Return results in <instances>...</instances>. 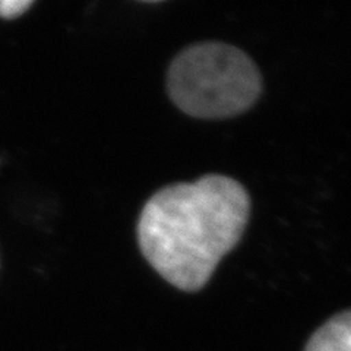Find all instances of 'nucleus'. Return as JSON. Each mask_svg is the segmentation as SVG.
Masks as SVG:
<instances>
[{
    "mask_svg": "<svg viewBox=\"0 0 351 351\" xmlns=\"http://www.w3.org/2000/svg\"><path fill=\"white\" fill-rule=\"evenodd\" d=\"M34 5L32 0H0V18L15 19Z\"/></svg>",
    "mask_w": 351,
    "mask_h": 351,
    "instance_id": "nucleus-4",
    "label": "nucleus"
},
{
    "mask_svg": "<svg viewBox=\"0 0 351 351\" xmlns=\"http://www.w3.org/2000/svg\"><path fill=\"white\" fill-rule=\"evenodd\" d=\"M304 351H351V309L334 315L317 328Z\"/></svg>",
    "mask_w": 351,
    "mask_h": 351,
    "instance_id": "nucleus-3",
    "label": "nucleus"
},
{
    "mask_svg": "<svg viewBox=\"0 0 351 351\" xmlns=\"http://www.w3.org/2000/svg\"><path fill=\"white\" fill-rule=\"evenodd\" d=\"M167 91L183 113L227 119L245 113L262 93L261 72L245 51L219 41L183 49L167 72Z\"/></svg>",
    "mask_w": 351,
    "mask_h": 351,
    "instance_id": "nucleus-2",
    "label": "nucleus"
},
{
    "mask_svg": "<svg viewBox=\"0 0 351 351\" xmlns=\"http://www.w3.org/2000/svg\"><path fill=\"white\" fill-rule=\"evenodd\" d=\"M249 215L247 191L228 176L206 174L192 183L170 184L142 208L139 249L176 289L197 291L237 246Z\"/></svg>",
    "mask_w": 351,
    "mask_h": 351,
    "instance_id": "nucleus-1",
    "label": "nucleus"
}]
</instances>
